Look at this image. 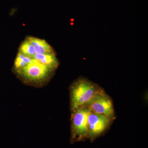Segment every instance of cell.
Here are the masks:
<instances>
[{
	"label": "cell",
	"mask_w": 148,
	"mask_h": 148,
	"mask_svg": "<svg viewBox=\"0 0 148 148\" xmlns=\"http://www.w3.org/2000/svg\"><path fill=\"white\" fill-rule=\"evenodd\" d=\"M104 89L97 84L85 77L79 78L70 88L72 112L87 106L96 94Z\"/></svg>",
	"instance_id": "6da1fadb"
},
{
	"label": "cell",
	"mask_w": 148,
	"mask_h": 148,
	"mask_svg": "<svg viewBox=\"0 0 148 148\" xmlns=\"http://www.w3.org/2000/svg\"><path fill=\"white\" fill-rule=\"evenodd\" d=\"M91 112L87 106L72 112L71 143L74 144L88 139V118Z\"/></svg>",
	"instance_id": "7a4b0ae2"
},
{
	"label": "cell",
	"mask_w": 148,
	"mask_h": 148,
	"mask_svg": "<svg viewBox=\"0 0 148 148\" xmlns=\"http://www.w3.org/2000/svg\"><path fill=\"white\" fill-rule=\"evenodd\" d=\"M87 107L92 112L103 115L112 120L115 119L112 101L104 90L96 94Z\"/></svg>",
	"instance_id": "3957f363"
},
{
	"label": "cell",
	"mask_w": 148,
	"mask_h": 148,
	"mask_svg": "<svg viewBox=\"0 0 148 148\" xmlns=\"http://www.w3.org/2000/svg\"><path fill=\"white\" fill-rule=\"evenodd\" d=\"M113 121L103 115L91 111L88 118V139L91 143L94 142L108 129Z\"/></svg>",
	"instance_id": "277c9868"
},
{
	"label": "cell",
	"mask_w": 148,
	"mask_h": 148,
	"mask_svg": "<svg viewBox=\"0 0 148 148\" xmlns=\"http://www.w3.org/2000/svg\"><path fill=\"white\" fill-rule=\"evenodd\" d=\"M51 69L33 59L23 69L18 70L25 77L32 80H39L44 78Z\"/></svg>",
	"instance_id": "5b68a950"
},
{
	"label": "cell",
	"mask_w": 148,
	"mask_h": 148,
	"mask_svg": "<svg viewBox=\"0 0 148 148\" xmlns=\"http://www.w3.org/2000/svg\"><path fill=\"white\" fill-rule=\"evenodd\" d=\"M27 40L34 47L36 53L41 54L54 53L50 46L44 40L30 37L27 38Z\"/></svg>",
	"instance_id": "8992f818"
},
{
	"label": "cell",
	"mask_w": 148,
	"mask_h": 148,
	"mask_svg": "<svg viewBox=\"0 0 148 148\" xmlns=\"http://www.w3.org/2000/svg\"><path fill=\"white\" fill-rule=\"evenodd\" d=\"M32 58L51 69H55L58 66V60L54 53H36Z\"/></svg>",
	"instance_id": "52a82bcc"
},
{
	"label": "cell",
	"mask_w": 148,
	"mask_h": 148,
	"mask_svg": "<svg viewBox=\"0 0 148 148\" xmlns=\"http://www.w3.org/2000/svg\"><path fill=\"white\" fill-rule=\"evenodd\" d=\"M19 51L23 55L32 58L36 53L34 47L27 40L21 44Z\"/></svg>",
	"instance_id": "ba28073f"
},
{
	"label": "cell",
	"mask_w": 148,
	"mask_h": 148,
	"mask_svg": "<svg viewBox=\"0 0 148 148\" xmlns=\"http://www.w3.org/2000/svg\"><path fill=\"white\" fill-rule=\"evenodd\" d=\"M27 64L24 62L22 58V53L19 52L17 54L16 59L14 61V66L17 70L23 69L27 66Z\"/></svg>",
	"instance_id": "9c48e42d"
}]
</instances>
